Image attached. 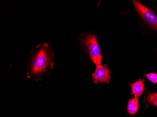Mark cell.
<instances>
[{
	"label": "cell",
	"instance_id": "cell-1",
	"mask_svg": "<svg viewBox=\"0 0 157 117\" xmlns=\"http://www.w3.org/2000/svg\"><path fill=\"white\" fill-rule=\"evenodd\" d=\"M54 58L52 48L47 43L37 46L28 58L27 77L40 79L52 68Z\"/></svg>",
	"mask_w": 157,
	"mask_h": 117
},
{
	"label": "cell",
	"instance_id": "cell-2",
	"mask_svg": "<svg viewBox=\"0 0 157 117\" xmlns=\"http://www.w3.org/2000/svg\"><path fill=\"white\" fill-rule=\"evenodd\" d=\"M80 39L81 44L84 46L91 60L96 66L101 65L103 56L101 54L100 47L98 44L97 36L93 34H82Z\"/></svg>",
	"mask_w": 157,
	"mask_h": 117
},
{
	"label": "cell",
	"instance_id": "cell-3",
	"mask_svg": "<svg viewBox=\"0 0 157 117\" xmlns=\"http://www.w3.org/2000/svg\"><path fill=\"white\" fill-rule=\"evenodd\" d=\"M136 10L145 22L157 31V16L151 10L137 1H133Z\"/></svg>",
	"mask_w": 157,
	"mask_h": 117
},
{
	"label": "cell",
	"instance_id": "cell-4",
	"mask_svg": "<svg viewBox=\"0 0 157 117\" xmlns=\"http://www.w3.org/2000/svg\"><path fill=\"white\" fill-rule=\"evenodd\" d=\"M92 76L93 81L96 84L100 82L108 83L111 79V72L106 65H100L97 66L96 70Z\"/></svg>",
	"mask_w": 157,
	"mask_h": 117
},
{
	"label": "cell",
	"instance_id": "cell-5",
	"mask_svg": "<svg viewBox=\"0 0 157 117\" xmlns=\"http://www.w3.org/2000/svg\"><path fill=\"white\" fill-rule=\"evenodd\" d=\"M131 95H134L135 97H138L142 95L144 90V80L139 79L137 81L130 83Z\"/></svg>",
	"mask_w": 157,
	"mask_h": 117
},
{
	"label": "cell",
	"instance_id": "cell-6",
	"mask_svg": "<svg viewBox=\"0 0 157 117\" xmlns=\"http://www.w3.org/2000/svg\"><path fill=\"white\" fill-rule=\"evenodd\" d=\"M139 100L135 97L128 100L127 106V112L130 115H135L138 112Z\"/></svg>",
	"mask_w": 157,
	"mask_h": 117
},
{
	"label": "cell",
	"instance_id": "cell-7",
	"mask_svg": "<svg viewBox=\"0 0 157 117\" xmlns=\"http://www.w3.org/2000/svg\"><path fill=\"white\" fill-rule=\"evenodd\" d=\"M147 100L151 104L157 107V93H149L147 96Z\"/></svg>",
	"mask_w": 157,
	"mask_h": 117
},
{
	"label": "cell",
	"instance_id": "cell-8",
	"mask_svg": "<svg viewBox=\"0 0 157 117\" xmlns=\"http://www.w3.org/2000/svg\"><path fill=\"white\" fill-rule=\"evenodd\" d=\"M145 76L148 78L149 81L152 82L153 84L157 83V74L154 73H150L148 74H145Z\"/></svg>",
	"mask_w": 157,
	"mask_h": 117
},
{
	"label": "cell",
	"instance_id": "cell-9",
	"mask_svg": "<svg viewBox=\"0 0 157 117\" xmlns=\"http://www.w3.org/2000/svg\"></svg>",
	"mask_w": 157,
	"mask_h": 117
}]
</instances>
